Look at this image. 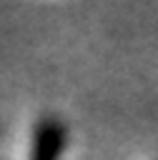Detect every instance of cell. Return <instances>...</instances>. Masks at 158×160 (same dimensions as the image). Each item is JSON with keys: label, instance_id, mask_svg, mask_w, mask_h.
<instances>
[{"label": "cell", "instance_id": "1", "mask_svg": "<svg viewBox=\"0 0 158 160\" xmlns=\"http://www.w3.org/2000/svg\"><path fill=\"white\" fill-rule=\"evenodd\" d=\"M68 140V130L58 118H43L33 132V155L30 160H60Z\"/></svg>", "mask_w": 158, "mask_h": 160}]
</instances>
